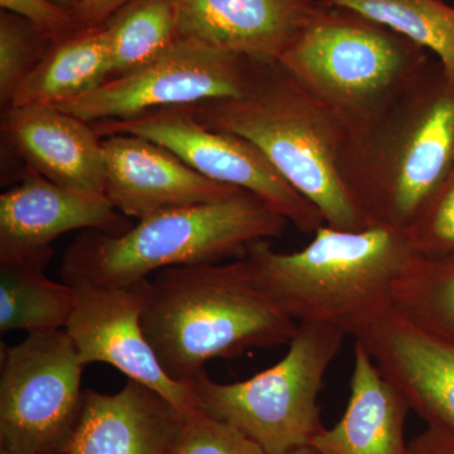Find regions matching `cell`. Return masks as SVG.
Instances as JSON below:
<instances>
[{
	"instance_id": "484cf974",
	"label": "cell",
	"mask_w": 454,
	"mask_h": 454,
	"mask_svg": "<svg viewBox=\"0 0 454 454\" xmlns=\"http://www.w3.org/2000/svg\"><path fill=\"white\" fill-rule=\"evenodd\" d=\"M418 254H454V166L408 231Z\"/></svg>"
},
{
	"instance_id": "7a4b0ae2",
	"label": "cell",
	"mask_w": 454,
	"mask_h": 454,
	"mask_svg": "<svg viewBox=\"0 0 454 454\" xmlns=\"http://www.w3.org/2000/svg\"><path fill=\"white\" fill-rule=\"evenodd\" d=\"M270 241L250 245L245 256L259 286L298 325H333L354 339L395 309L396 283L419 255L408 231L381 225H322L292 253Z\"/></svg>"
},
{
	"instance_id": "f1b7e54d",
	"label": "cell",
	"mask_w": 454,
	"mask_h": 454,
	"mask_svg": "<svg viewBox=\"0 0 454 454\" xmlns=\"http://www.w3.org/2000/svg\"><path fill=\"white\" fill-rule=\"evenodd\" d=\"M129 2L131 0H83L82 7L74 12V18L82 29L97 28Z\"/></svg>"
},
{
	"instance_id": "7402d4cb",
	"label": "cell",
	"mask_w": 454,
	"mask_h": 454,
	"mask_svg": "<svg viewBox=\"0 0 454 454\" xmlns=\"http://www.w3.org/2000/svg\"><path fill=\"white\" fill-rule=\"evenodd\" d=\"M110 79L133 73L178 40L173 0H131L104 23Z\"/></svg>"
},
{
	"instance_id": "cb8c5ba5",
	"label": "cell",
	"mask_w": 454,
	"mask_h": 454,
	"mask_svg": "<svg viewBox=\"0 0 454 454\" xmlns=\"http://www.w3.org/2000/svg\"><path fill=\"white\" fill-rule=\"evenodd\" d=\"M53 44L25 18L0 12V104L3 112L12 106L17 90Z\"/></svg>"
},
{
	"instance_id": "ffe728a7",
	"label": "cell",
	"mask_w": 454,
	"mask_h": 454,
	"mask_svg": "<svg viewBox=\"0 0 454 454\" xmlns=\"http://www.w3.org/2000/svg\"><path fill=\"white\" fill-rule=\"evenodd\" d=\"M74 309L73 286L47 278L44 269L0 264V333L64 330Z\"/></svg>"
},
{
	"instance_id": "8fae6325",
	"label": "cell",
	"mask_w": 454,
	"mask_h": 454,
	"mask_svg": "<svg viewBox=\"0 0 454 454\" xmlns=\"http://www.w3.org/2000/svg\"><path fill=\"white\" fill-rule=\"evenodd\" d=\"M148 279L116 288L77 286L66 331L85 366L112 365L169 400L181 413L197 409L191 384L172 380L160 365L142 328Z\"/></svg>"
},
{
	"instance_id": "277c9868",
	"label": "cell",
	"mask_w": 454,
	"mask_h": 454,
	"mask_svg": "<svg viewBox=\"0 0 454 454\" xmlns=\"http://www.w3.org/2000/svg\"><path fill=\"white\" fill-rule=\"evenodd\" d=\"M454 166V80L433 62L380 118L349 137L340 175L370 226L409 231Z\"/></svg>"
},
{
	"instance_id": "30bf717a",
	"label": "cell",
	"mask_w": 454,
	"mask_h": 454,
	"mask_svg": "<svg viewBox=\"0 0 454 454\" xmlns=\"http://www.w3.org/2000/svg\"><path fill=\"white\" fill-rule=\"evenodd\" d=\"M252 68L253 62L244 57L178 38L138 70L56 107L89 124L127 121L166 107L241 98Z\"/></svg>"
},
{
	"instance_id": "7c38bea8",
	"label": "cell",
	"mask_w": 454,
	"mask_h": 454,
	"mask_svg": "<svg viewBox=\"0 0 454 454\" xmlns=\"http://www.w3.org/2000/svg\"><path fill=\"white\" fill-rule=\"evenodd\" d=\"M124 216L104 193L59 186L27 168L0 196V264L46 269L57 238L74 230L121 235L131 229Z\"/></svg>"
},
{
	"instance_id": "1f68e13d",
	"label": "cell",
	"mask_w": 454,
	"mask_h": 454,
	"mask_svg": "<svg viewBox=\"0 0 454 454\" xmlns=\"http://www.w3.org/2000/svg\"><path fill=\"white\" fill-rule=\"evenodd\" d=\"M315 2L319 3V4H325L327 0H315Z\"/></svg>"
},
{
	"instance_id": "d6a6232c",
	"label": "cell",
	"mask_w": 454,
	"mask_h": 454,
	"mask_svg": "<svg viewBox=\"0 0 454 454\" xmlns=\"http://www.w3.org/2000/svg\"><path fill=\"white\" fill-rule=\"evenodd\" d=\"M0 454H9L8 452H5V450H0Z\"/></svg>"
},
{
	"instance_id": "5b68a950",
	"label": "cell",
	"mask_w": 454,
	"mask_h": 454,
	"mask_svg": "<svg viewBox=\"0 0 454 454\" xmlns=\"http://www.w3.org/2000/svg\"><path fill=\"white\" fill-rule=\"evenodd\" d=\"M288 223L243 192L139 220L121 235L85 230L65 250L61 277L73 288L131 286L164 268L245 259L250 245L280 238Z\"/></svg>"
},
{
	"instance_id": "3957f363",
	"label": "cell",
	"mask_w": 454,
	"mask_h": 454,
	"mask_svg": "<svg viewBox=\"0 0 454 454\" xmlns=\"http://www.w3.org/2000/svg\"><path fill=\"white\" fill-rule=\"evenodd\" d=\"M187 107L205 127L236 134L258 146L286 181L315 206L325 225L339 230L370 226L340 175L348 130L279 62H253L252 80L241 98Z\"/></svg>"
},
{
	"instance_id": "ba28073f",
	"label": "cell",
	"mask_w": 454,
	"mask_h": 454,
	"mask_svg": "<svg viewBox=\"0 0 454 454\" xmlns=\"http://www.w3.org/2000/svg\"><path fill=\"white\" fill-rule=\"evenodd\" d=\"M83 367L66 328L2 345L0 450L65 454L82 415Z\"/></svg>"
},
{
	"instance_id": "52a82bcc",
	"label": "cell",
	"mask_w": 454,
	"mask_h": 454,
	"mask_svg": "<svg viewBox=\"0 0 454 454\" xmlns=\"http://www.w3.org/2000/svg\"><path fill=\"white\" fill-rule=\"evenodd\" d=\"M346 333L330 325L300 324L276 365L244 381L220 384L202 370L190 382L197 408L231 424L265 454L309 447L324 429L318 397Z\"/></svg>"
},
{
	"instance_id": "2e32d148",
	"label": "cell",
	"mask_w": 454,
	"mask_h": 454,
	"mask_svg": "<svg viewBox=\"0 0 454 454\" xmlns=\"http://www.w3.org/2000/svg\"><path fill=\"white\" fill-rule=\"evenodd\" d=\"M184 418L158 391L130 379L115 394L85 390L65 454H173Z\"/></svg>"
},
{
	"instance_id": "e0dca14e",
	"label": "cell",
	"mask_w": 454,
	"mask_h": 454,
	"mask_svg": "<svg viewBox=\"0 0 454 454\" xmlns=\"http://www.w3.org/2000/svg\"><path fill=\"white\" fill-rule=\"evenodd\" d=\"M2 133L27 168L67 188L104 193L103 140L89 122L56 106H12Z\"/></svg>"
},
{
	"instance_id": "ac0fdd59",
	"label": "cell",
	"mask_w": 454,
	"mask_h": 454,
	"mask_svg": "<svg viewBox=\"0 0 454 454\" xmlns=\"http://www.w3.org/2000/svg\"><path fill=\"white\" fill-rule=\"evenodd\" d=\"M411 405L355 340L354 367L345 413L317 433L309 447L319 454H409L405 420Z\"/></svg>"
},
{
	"instance_id": "603a6c76",
	"label": "cell",
	"mask_w": 454,
	"mask_h": 454,
	"mask_svg": "<svg viewBox=\"0 0 454 454\" xmlns=\"http://www.w3.org/2000/svg\"><path fill=\"white\" fill-rule=\"evenodd\" d=\"M394 307L424 327L454 333V254H419L396 283Z\"/></svg>"
},
{
	"instance_id": "d4e9b609",
	"label": "cell",
	"mask_w": 454,
	"mask_h": 454,
	"mask_svg": "<svg viewBox=\"0 0 454 454\" xmlns=\"http://www.w3.org/2000/svg\"><path fill=\"white\" fill-rule=\"evenodd\" d=\"M173 454H265L259 444L197 408L184 414Z\"/></svg>"
},
{
	"instance_id": "9a60e30c",
	"label": "cell",
	"mask_w": 454,
	"mask_h": 454,
	"mask_svg": "<svg viewBox=\"0 0 454 454\" xmlns=\"http://www.w3.org/2000/svg\"><path fill=\"white\" fill-rule=\"evenodd\" d=\"M178 37L258 64L278 62L321 4L315 0H173Z\"/></svg>"
},
{
	"instance_id": "f546056e",
	"label": "cell",
	"mask_w": 454,
	"mask_h": 454,
	"mask_svg": "<svg viewBox=\"0 0 454 454\" xmlns=\"http://www.w3.org/2000/svg\"><path fill=\"white\" fill-rule=\"evenodd\" d=\"M52 2L74 14V12L82 7L83 0H52Z\"/></svg>"
},
{
	"instance_id": "5bb4252c",
	"label": "cell",
	"mask_w": 454,
	"mask_h": 454,
	"mask_svg": "<svg viewBox=\"0 0 454 454\" xmlns=\"http://www.w3.org/2000/svg\"><path fill=\"white\" fill-rule=\"evenodd\" d=\"M355 340L427 426L454 432V333L424 327L394 309Z\"/></svg>"
},
{
	"instance_id": "4316f807",
	"label": "cell",
	"mask_w": 454,
	"mask_h": 454,
	"mask_svg": "<svg viewBox=\"0 0 454 454\" xmlns=\"http://www.w3.org/2000/svg\"><path fill=\"white\" fill-rule=\"evenodd\" d=\"M2 11L25 18L52 43L73 37L80 31L74 14L52 0H0Z\"/></svg>"
},
{
	"instance_id": "6da1fadb",
	"label": "cell",
	"mask_w": 454,
	"mask_h": 454,
	"mask_svg": "<svg viewBox=\"0 0 454 454\" xmlns=\"http://www.w3.org/2000/svg\"><path fill=\"white\" fill-rule=\"evenodd\" d=\"M142 328L164 372L190 384L214 358L289 345L298 324L240 259L158 270L146 283Z\"/></svg>"
},
{
	"instance_id": "44dd1931",
	"label": "cell",
	"mask_w": 454,
	"mask_h": 454,
	"mask_svg": "<svg viewBox=\"0 0 454 454\" xmlns=\"http://www.w3.org/2000/svg\"><path fill=\"white\" fill-rule=\"evenodd\" d=\"M387 27L437 57L442 70L454 80V7L444 0H327Z\"/></svg>"
},
{
	"instance_id": "d6986e66",
	"label": "cell",
	"mask_w": 454,
	"mask_h": 454,
	"mask_svg": "<svg viewBox=\"0 0 454 454\" xmlns=\"http://www.w3.org/2000/svg\"><path fill=\"white\" fill-rule=\"evenodd\" d=\"M109 77L106 28L82 29L51 47L17 90L12 106H61L89 94Z\"/></svg>"
},
{
	"instance_id": "83f0119b",
	"label": "cell",
	"mask_w": 454,
	"mask_h": 454,
	"mask_svg": "<svg viewBox=\"0 0 454 454\" xmlns=\"http://www.w3.org/2000/svg\"><path fill=\"white\" fill-rule=\"evenodd\" d=\"M409 454H454V432L428 426L409 443Z\"/></svg>"
},
{
	"instance_id": "9c48e42d",
	"label": "cell",
	"mask_w": 454,
	"mask_h": 454,
	"mask_svg": "<svg viewBox=\"0 0 454 454\" xmlns=\"http://www.w3.org/2000/svg\"><path fill=\"white\" fill-rule=\"evenodd\" d=\"M91 125L100 138L127 134L164 146L205 177L258 197L303 234L313 235L325 225L315 206L286 181L258 146L236 134L205 127L187 106Z\"/></svg>"
},
{
	"instance_id": "8992f818",
	"label": "cell",
	"mask_w": 454,
	"mask_h": 454,
	"mask_svg": "<svg viewBox=\"0 0 454 454\" xmlns=\"http://www.w3.org/2000/svg\"><path fill=\"white\" fill-rule=\"evenodd\" d=\"M278 62L349 137L378 121L433 64L428 51L387 27L324 4Z\"/></svg>"
},
{
	"instance_id": "4fadbf2b",
	"label": "cell",
	"mask_w": 454,
	"mask_h": 454,
	"mask_svg": "<svg viewBox=\"0 0 454 454\" xmlns=\"http://www.w3.org/2000/svg\"><path fill=\"white\" fill-rule=\"evenodd\" d=\"M101 140L104 195L125 216L145 220L177 208L227 201L247 192L205 177L151 140L127 134Z\"/></svg>"
},
{
	"instance_id": "4dcf8cb0",
	"label": "cell",
	"mask_w": 454,
	"mask_h": 454,
	"mask_svg": "<svg viewBox=\"0 0 454 454\" xmlns=\"http://www.w3.org/2000/svg\"><path fill=\"white\" fill-rule=\"evenodd\" d=\"M291 454H319L317 450H313L312 447H304L301 448V450H295Z\"/></svg>"
}]
</instances>
